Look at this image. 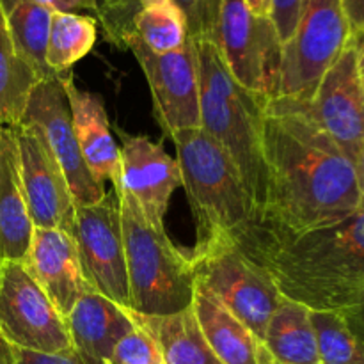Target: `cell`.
<instances>
[{"label":"cell","mask_w":364,"mask_h":364,"mask_svg":"<svg viewBox=\"0 0 364 364\" xmlns=\"http://www.w3.org/2000/svg\"><path fill=\"white\" fill-rule=\"evenodd\" d=\"M103 2H107V0H98V7H100V6H102V4H103Z\"/></svg>","instance_id":"39"},{"label":"cell","mask_w":364,"mask_h":364,"mask_svg":"<svg viewBox=\"0 0 364 364\" xmlns=\"http://www.w3.org/2000/svg\"><path fill=\"white\" fill-rule=\"evenodd\" d=\"M215 45L242 87L276 98L283 45L269 16L252 13L245 0H223Z\"/></svg>","instance_id":"9"},{"label":"cell","mask_w":364,"mask_h":364,"mask_svg":"<svg viewBox=\"0 0 364 364\" xmlns=\"http://www.w3.org/2000/svg\"><path fill=\"white\" fill-rule=\"evenodd\" d=\"M71 237L89 287L116 304L130 308L121 210L116 192H107L95 205L75 206Z\"/></svg>","instance_id":"11"},{"label":"cell","mask_w":364,"mask_h":364,"mask_svg":"<svg viewBox=\"0 0 364 364\" xmlns=\"http://www.w3.org/2000/svg\"><path fill=\"white\" fill-rule=\"evenodd\" d=\"M187 21L188 39L192 41H217L220 4L223 0H173Z\"/></svg>","instance_id":"28"},{"label":"cell","mask_w":364,"mask_h":364,"mask_svg":"<svg viewBox=\"0 0 364 364\" xmlns=\"http://www.w3.org/2000/svg\"><path fill=\"white\" fill-rule=\"evenodd\" d=\"M66 75H53L36 84L20 124H28L41 134L66 176L75 206H87L98 203L107 191L105 185L95 180L78 148L64 89Z\"/></svg>","instance_id":"12"},{"label":"cell","mask_w":364,"mask_h":364,"mask_svg":"<svg viewBox=\"0 0 364 364\" xmlns=\"http://www.w3.org/2000/svg\"><path fill=\"white\" fill-rule=\"evenodd\" d=\"M134 34L155 53H169L188 41L187 21L173 0L141 7L135 13Z\"/></svg>","instance_id":"25"},{"label":"cell","mask_w":364,"mask_h":364,"mask_svg":"<svg viewBox=\"0 0 364 364\" xmlns=\"http://www.w3.org/2000/svg\"><path fill=\"white\" fill-rule=\"evenodd\" d=\"M352 36L343 0H302L294 34L281 48L277 96L308 103Z\"/></svg>","instance_id":"7"},{"label":"cell","mask_w":364,"mask_h":364,"mask_svg":"<svg viewBox=\"0 0 364 364\" xmlns=\"http://www.w3.org/2000/svg\"><path fill=\"white\" fill-rule=\"evenodd\" d=\"M96 36V18L53 11L46 45V64L50 70L55 75L71 73V68L92 50Z\"/></svg>","instance_id":"24"},{"label":"cell","mask_w":364,"mask_h":364,"mask_svg":"<svg viewBox=\"0 0 364 364\" xmlns=\"http://www.w3.org/2000/svg\"><path fill=\"white\" fill-rule=\"evenodd\" d=\"M68 102L71 109L75 137L84 162L95 180L105 185L119 176V148L110 134L103 98L96 92L75 85L71 73L64 78Z\"/></svg>","instance_id":"18"},{"label":"cell","mask_w":364,"mask_h":364,"mask_svg":"<svg viewBox=\"0 0 364 364\" xmlns=\"http://www.w3.org/2000/svg\"><path fill=\"white\" fill-rule=\"evenodd\" d=\"M0 340L41 354L73 350L64 316L20 262H0Z\"/></svg>","instance_id":"8"},{"label":"cell","mask_w":364,"mask_h":364,"mask_svg":"<svg viewBox=\"0 0 364 364\" xmlns=\"http://www.w3.org/2000/svg\"><path fill=\"white\" fill-rule=\"evenodd\" d=\"M0 364H85L75 350L64 354H41L11 347L0 340Z\"/></svg>","instance_id":"29"},{"label":"cell","mask_w":364,"mask_h":364,"mask_svg":"<svg viewBox=\"0 0 364 364\" xmlns=\"http://www.w3.org/2000/svg\"><path fill=\"white\" fill-rule=\"evenodd\" d=\"M192 309L210 348L220 363L262 364V341L242 320L198 283Z\"/></svg>","instance_id":"20"},{"label":"cell","mask_w":364,"mask_h":364,"mask_svg":"<svg viewBox=\"0 0 364 364\" xmlns=\"http://www.w3.org/2000/svg\"><path fill=\"white\" fill-rule=\"evenodd\" d=\"M354 167H355V178H358L359 196H361V210H364V148H363V151L359 153Z\"/></svg>","instance_id":"34"},{"label":"cell","mask_w":364,"mask_h":364,"mask_svg":"<svg viewBox=\"0 0 364 364\" xmlns=\"http://www.w3.org/2000/svg\"><path fill=\"white\" fill-rule=\"evenodd\" d=\"M121 139L119 176L112 185H119L137 203L149 223L164 228L171 198L181 187L180 166L162 142L128 134H121Z\"/></svg>","instance_id":"15"},{"label":"cell","mask_w":364,"mask_h":364,"mask_svg":"<svg viewBox=\"0 0 364 364\" xmlns=\"http://www.w3.org/2000/svg\"><path fill=\"white\" fill-rule=\"evenodd\" d=\"M201 85V128L228 151L240 173L258 223L265 203L263 117L270 98L242 87L228 70L215 43L194 41Z\"/></svg>","instance_id":"3"},{"label":"cell","mask_w":364,"mask_h":364,"mask_svg":"<svg viewBox=\"0 0 364 364\" xmlns=\"http://www.w3.org/2000/svg\"><path fill=\"white\" fill-rule=\"evenodd\" d=\"M245 4L258 16H269L270 14V0H245Z\"/></svg>","instance_id":"35"},{"label":"cell","mask_w":364,"mask_h":364,"mask_svg":"<svg viewBox=\"0 0 364 364\" xmlns=\"http://www.w3.org/2000/svg\"><path fill=\"white\" fill-rule=\"evenodd\" d=\"M196 283L226 306L263 343L267 323L283 295L265 269L231 237H217L187 249Z\"/></svg>","instance_id":"6"},{"label":"cell","mask_w":364,"mask_h":364,"mask_svg":"<svg viewBox=\"0 0 364 364\" xmlns=\"http://www.w3.org/2000/svg\"><path fill=\"white\" fill-rule=\"evenodd\" d=\"M302 0H270V21L277 32L281 45L291 38L301 14Z\"/></svg>","instance_id":"30"},{"label":"cell","mask_w":364,"mask_h":364,"mask_svg":"<svg viewBox=\"0 0 364 364\" xmlns=\"http://www.w3.org/2000/svg\"><path fill=\"white\" fill-rule=\"evenodd\" d=\"M263 347L281 364H320L311 309L284 297L267 323Z\"/></svg>","instance_id":"21"},{"label":"cell","mask_w":364,"mask_h":364,"mask_svg":"<svg viewBox=\"0 0 364 364\" xmlns=\"http://www.w3.org/2000/svg\"><path fill=\"white\" fill-rule=\"evenodd\" d=\"M355 48H358V63H359V73H361L364 80V34L363 32H354Z\"/></svg>","instance_id":"36"},{"label":"cell","mask_w":364,"mask_h":364,"mask_svg":"<svg viewBox=\"0 0 364 364\" xmlns=\"http://www.w3.org/2000/svg\"><path fill=\"white\" fill-rule=\"evenodd\" d=\"M231 240L269 272L283 297L311 311L343 315L364 302V210L299 235L249 223Z\"/></svg>","instance_id":"2"},{"label":"cell","mask_w":364,"mask_h":364,"mask_svg":"<svg viewBox=\"0 0 364 364\" xmlns=\"http://www.w3.org/2000/svg\"><path fill=\"white\" fill-rule=\"evenodd\" d=\"M39 77L16 52L0 7V127L14 128L23 119L31 92Z\"/></svg>","instance_id":"23"},{"label":"cell","mask_w":364,"mask_h":364,"mask_svg":"<svg viewBox=\"0 0 364 364\" xmlns=\"http://www.w3.org/2000/svg\"><path fill=\"white\" fill-rule=\"evenodd\" d=\"M34 224L20 176L13 128L0 127V262L25 263Z\"/></svg>","instance_id":"19"},{"label":"cell","mask_w":364,"mask_h":364,"mask_svg":"<svg viewBox=\"0 0 364 364\" xmlns=\"http://www.w3.org/2000/svg\"><path fill=\"white\" fill-rule=\"evenodd\" d=\"M13 130L32 224L41 230H63L71 235L75 201L59 162L36 128L18 124Z\"/></svg>","instance_id":"14"},{"label":"cell","mask_w":364,"mask_h":364,"mask_svg":"<svg viewBox=\"0 0 364 364\" xmlns=\"http://www.w3.org/2000/svg\"><path fill=\"white\" fill-rule=\"evenodd\" d=\"M25 265L64 320L82 295L95 291L82 272L73 237L63 230L34 228Z\"/></svg>","instance_id":"16"},{"label":"cell","mask_w":364,"mask_h":364,"mask_svg":"<svg viewBox=\"0 0 364 364\" xmlns=\"http://www.w3.org/2000/svg\"><path fill=\"white\" fill-rule=\"evenodd\" d=\"M320 364H364V340L350 329L343 315L311 311Z\"/></svg>","instance_id":"26"},{"label":"cell","mask_w":364,"mask_h":364,"mask_svg":"<svg viewBox=\"0 0 364 364\" xmlns=\"http://www.w3.org/2000/svg\"><path fill=\"white\" fill-rule=\"evenodd\" d=\"M306 105L316 124L355 164L364 148V80L354 36Z\"/></svg>","instance_id":"13"},{"label":"cell","mask_w":364,"mask_h":364,"mask_svg":"<svg viewBox=\"0 0 364 364\" xmlns=\"http://www.w3.org/2000/svg\"><path fill=\"white\" fill-rule=\"evenodd\" d=\"M176 148L181 187L198 220L196 244L233 237L252 220V206L237 166L203 128L169 135Z\"/></svg>","instance_id":"5"},{"label":"cell","mask_w":364,"mask_h":364,"mask_svg":"<svg viewBox=\"0 0 364 364\" xmlns=\"http://www.w3.org/2000/svg\"><path fill=\"white\" fill-rule=\"evenodd\" d=\"M343 318L347 320V323L350 326V329L364 340V302L363 304H359L358 308L343 313Z\"/></svg>","instance_id":"33"},{"label":"cell","mask_w":364,"mask_h":364,"mask_svg":"<svg viewBox=\"0 0 364 364\" xmlns=\"http://www.w3.org/2000/svg\"><path fill=\"white\" fill-rule=\"evenodd\" d=\"M262 364H281V363L274 361V359L269 355V352L265 350V347H263V350H262Z\"/></svg>","instance_id":"38"},{"label":"cell","mask_w":364,"mask_h":364,"mask_svg":"<svg viewBox=\"0 0 364 364\" xmlns=\"http://www.w3.org/2000/svg\"><path fill=\"white\" fill-rule=\"evenodd\" d=\"M134 327L117 341L112 354V364H166L159 341L151 331L135 318L130 309Z\"/></svg>","instance_id":"27"},{"label":"cell","mask_w":364,"mask_h":364,"mask_svg":"<svg viewBox=\"0 0 364 364\" xmlns=\"http://www.w3.org/2000/svg\"><path fill=\"white\" fill-rule=\"evenodd\" d=\"M38 2L57 13H78V11L98 13V0H38Z\"/></svg>","instance_id":"31"},{"label":"cell","mask_w":364,"mask_h":364,"mask_svg":"<svg viewBox=\"0 0 364 364\" xmlns=\"http://www.w3.org/2000/svg\"><path fill=\"white\" fill-rule=\"evenodd\" d=\"M358 32H363V34H364V27L361 28V31H358Z\"/></svg>","instance_id":"40"},{"label":"cell","mask_w":364,"mask_h":364,"mask_svg":"<svg viewBox=\"0 0 364 364\" xmlns=\"http://www.w3.org/2000/svg\"><path fill=\"white\" fill-rule=\"evenodd\" d=\"M114 192L119 199L130 309L139 315L166 316L191 308L196 276L187 249H178L166 228L149 223L117 183Z\"/></svg>","instance_id":"4"},{"label":"cell","mask_w":364,"mask_h":364,"mask_svg":"<svg viewBox=\"0 0 364 364\" xmlns=\"http://www.w3.org/2000/svg\"><path fill=\"white\" fill-rule=\"evenodd\" d=\"M134 315L156 338L166 364H223L210 348L192 306L166 316H146L135 311Z\"/></svg>","instance_id":"22"},{"label":"cell","mask_w":364,"mask_h":364,"mask_svg":"<svg viewBox=\"0 0 364 364\" xmlns=\"http://www.w3.org/2000/svg\"><path fill=\"white\" fill-rule=\"evenodd\" d=\"M343 7L352 32L361 31L364 27V0H343Z\"/></svg>","instance_id":"32"},{"label":"cell","mask_w":364,"mask_h":364,"mask_svg":"<svg viewBox=\"0 0 364 364\" xmlns=\"http://www.w3.org/2000/svg\"><path fill=\"white\" fill-rule=\"evenodd\" d=\"M265 203L256 226L299 235L361 210L355 167L316 124L308 105L276 96L263 117Z\"/></svg>","instance_id":"1"},{"label":"cell","mask_w":364,"mask_h":364,"mask_svg":"<svg viewBox=\"0 0 364 364\" xmlns=\"http://www.w3.org/2000/svg\"><path fill=\"white\" fill-rule=\"evenodd\" d=\"M137 59L153 100V112L166 137L174 132L201 128V85H199L198 48L188 39L181 48L155 53L130 32L123 38Z\"/></svg>","instance_id":"10"},{"label":"cell","mask_w":364,"mask_h":364,"mask_svg":"<svg viewBox=\"0 0 364 364\" xmlns=\"http://www.w3.org/2000/svg\"><path fill=\"white\" fill-rule=\"evenodd\" d=\"M139 7H149V6H156V4H164L169 2V0H134Z\"/></svg>","instance_id":"37"},{"label":"cell","mask_w":364,"mask_h":364,"mask_svg":"<svg viewBox=\"0 0 364 364\" xmlns=\"http://www.w3.org/2000/svg\"><path fill=\"white\" fill-rule=\"evenodd\" d=\"M68 333L78 358L85 364H112L117 341L134 327L130 308L89 291L66 316Z\"/></svg>","instance_id":"17"}]
</instances>
